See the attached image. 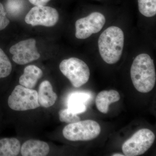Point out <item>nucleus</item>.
I'll return each mask as SVG.
<instances>
[{
	"instance_id": "4468645a",
	"label": "nucleus",
	"mask_w": 156,
	"mask_h": 156,
	"mask_svg": "<svg viewBox=\"0 0 156 156\" xmlns=\"http://www.w3.org/2000/svg\"><path fill=\"white\" fill-rule=\"evenodd\" d=\"M90 98L85 93H76L70 96L68 103V110L75 114L83 113L87 111L85 103Z\"/></svg>"
},
{
	"instance_id": "aec40b11",
	"label": "nucleus",
	"mask_w": 156,
	"mask_h": 156,
	"mask_svg": "<svg viewBox=\"0 0 156 156\" xmlns=\"http://www.w3.org/2000/svg\"><path fill=\"white\" fill-rule=\"evenodd\" d=\"M11 23V20L3 3L0 2V32L3 31L8 28Z\"/></svg>"
},
{
	"instance_id": "7ed1b4c3",
	"label": "nucleus",
	"mask_w": 156,
	"mask_h": 156,
	"mask_svg": "<svg viewBox=\"0 0 156 156\" xmlns=\"http://www.w3.org/2000/svg\"><path fill=\"white\" fill-rule=\"evenodd\" d=\"M59 68L75 88H80L87 83L90 77L89 66L85 62L76 57L63 59L59 64Z\"/></svg>"
},
{
	"instance_id": "f257e3e1",
	"label": "nucleus",
	"mask_w": 156,
	"mask_h": 156,
	"mask_svg": "<svg viewBox=\"0 0 156 156\" xmlns=\"http://www.w3.org/2000/svg\"><path fill=\"white\" fill-rule=\"evenodd\" d=\"M130 74L132 83L137 91L144 93L151 92L156 81L153 59L147 53L137 55L131 65Z\"/></svg>"
},
{
	"instance_id": "0eeeda50",
	"label": "nucleus",
	"mask_w": 156,
	"mask_h": 156,
	"mask_svg": "<svg viewBox=\"0 0 156 156\" xmlns=\"http://www.w3.org/2000/svg\"><path fill=\"white\" fill-rule=\"evenodd\" d=\"M155 139L152 131L147 128L140 129L124 143L122 150L125 156L141 155L150 148Z\"/></svg>"
},
{
	"instance_id": "f8f14e48",
	"label": "nucleus",
	"mask_w": 156,
	"mask_h": 156,
	"mask_svg": "<svg viewBox=\"0 0 156 156\" xmlns=\"http://www.w3.org/2000/svg\"><path fill=\"white\" fill-rule=\"evenodd\" d=\"M37 93L40 106L45 108L53 106L58 98L57 94L53 91L52 84L47 80L43 81L40 84Z\"/></svg>"
},
{
	"instance_id": "f3484780",
	"label": "nucleus",
	"mask_w": 156,
	"mask_h": 156,
	"mask_svg": "<svg viewBox=\"0 0 156 156\" xmlns=\"http://www.w3.org/2000/svg\"><path fill=\"white\" fill-rule=\"evenodd\" d=\"M9 18L17 16L24 7L23 0H5L3 3Z\"/></svg>"
},
{
	"instance_id": "dca6fc26",
	"label": "nucleus",
	"mask_w": 156,
	"mask_h": 156,
	"mask_svg": "<svg viewBox=\"0 0 156 156\" xmlns=\"http://www.w3.org/2000/svg\"><path fill=\"white\" fill-rule=\"evenodd\" d=\"M12 71L11 59L5 50L0 47V80L8 77Z\"/></svg>"
},
{
	"instance_id": "4be33fe9",
	"label": "nucleus",
	"mask_w": 156,
	"mask_h": 156,
	"mask_svg": "<svg viewBox=\"0 0 156 156\" xmlns=\"http://www.w3.org/2000/svg\"><path fill=\"white\" fill-rule=\"evenodd\" d=\"M112 156H125V155L123 154H120V153H115L113 154L112 155Z\"/></svg>"
},
{
	"instance_id": "f03ea898",
	"label": "nucleus",
	"mask_w": 156,
	"mask_h": 156,
	"mask_svg": "<svg viewBox=\"0 0 156 156\" xmlns=\"http://www.w3.org/2000/svg\"><path fill=\"white\" fill-rule=\"evenodd\" d=\"M125 35L122 29L115 26L108 27L98 38V45L101 58L108 64L119 61L122 55Z\"/></svg>"
},
{
	"instance_id": "1a4fd4ad",
	"label": "nucleus",
	"mask_w": 156,
	"mask_h": 156,
	"mask_svg": "<svg viewBox=\"0 0 156 156\" xmlns=\"http://www.w3.org/2000/svg\"><path fill=\"white\" fill-rule=\"evenodd\" d=\"M106 22L104 15L94 12L86 17L78 19L75 24V37L78 39H86L97 34L103 28Z\"/></svg>"
},
{
	"instance_id": "6e6552de",
	"label": "nucleus",
	"mask_w": 156,
	"mask_h": 156,
	"mask_svg": "<svg viewBox=\"0 0 156 156\" xmlns=\"http://www.w3.org/2000/svg\"><path fill=\"white\" fill-rule=\"evenodd\" d=\"M59 14L55 8L50 6H34L27 12L24 22L33 27H53L58 23Z\"/></svg>"
},
{
	"instance_id": "9b49d317",
	"label": "nucleus",
	"mask_w": 156,
	"mask_h": 156,
	"mask_svg": "<svg viewBox=\"0 0 156 156\" xmlns=\"http://www.w3.org/2000/svg\"><path fill=\"white\" fill-rule=\"evenodd\" d=\"M43 76V70L34 65L27 66L19 79L20 85L28 89H33Z\"/></svg>"
},
{
	"instance_id": "ddd939ff",
	"label": "nucleus",
	"mask_w": 156,
	"mask_h": 156,
	"mask_svg": "<svg viewBox=\"0 0 156 156\" xmlns=\"http://www.w3.org/2000/svg\"><path fill=\"white\" fill-rule=\"evenodd\" d=\"M120 95L118 91L115 90H104L98 94L95 98V104L99 112L107 114L111 104L119 101Z\"/></svg>"
},
{
	"instance_id": "2eb2a0df",
	"label": "nucleus",
	"mask_w": 156,
	"mask_h": 156,
	"mask_svg": "<svg viewBox=\"0 0 156 156\" xmlns=\"http://www.w3.org/2000/svg\"><path fill=\"white\" fill-rule=\"evenodd\" d=\"M21 144L15 137L0 139V156H16L20 153Z\"/></svg>"
},
{
	"instance_id": "423d86ee",
	"label": "nucleus",
	"mask_w": 156,
	"mask_h": 156,
	"mask_svg": "<svg viewBox=\"0 0 156 156\" xmlns=\"http://www.w3.org/2000/svg\"><path fill=\"white\" fill-rule=\"evenodd\" d=\"M8 104L11 109L26 111L35 109L40 106L36 90L17 85L9 95Z\"/></svg>"
},
{
	"instance_id": "9d476101",
	"label": "nucleus",
	"mask_w": 156,
	"mask_h": 156,
	"mask_svg": "<svg viewBox=\"0 0 156 156\" xmlns=\"http://www.w3.org/2000/svg\"><path fill=\"white\" fill-rule=\"evenodd\" d=\"M50 151V146L47 142L30 139L23 143L20 153L23 156H45L48 155Z\"/></svg>"
},
{
	"instance_id": "412c9836",
	"label": "nucleus",
	"mask_w": 156,
	"mask_h": 156,
	"mask_svg": "<svg viewBox=\"0 0 156 156\" xmlns=\"http://www.w3.org/2000/svg\"><path fill=\"white\" fill-rule=\"evenodd\" d=\"M51 0H28L29 2L34 6H45Z\"/></svg>"
},
{
	"instance_id": "20e7f679",
	"label": "nucleus",
	"mask_w": 156,
	"mask_h": 156,
	"mask_svg": "<svg viewBox=\"0 0 156 156\" xmlns=\"http://www.w3.org/2000/svg\"><path fill=\"white\" fill-rule=\"evenodd\" d=\"M9 53L12 61L19 65L29 64L41 57L37 41L34 38L23 39L14 43L9 48Z\"/></svg>"
},
{
	"instance_id": "a211bd4d",
	"label": "nucleus",
	"mask_w": 156,
	"mask_h": 156,
	"mask_svg": "<svg viewBox=\"0 0 156 156\" xmlns=\"http://www.w3.org/2000/svg\"><path fill=\"white\" fill-rule=\"evenodd\" d=\"M140 14L147 17H152L156 14V0H137Z\"/></svg>"
},
{
	"instance_id": "6ab92c4d",
	"label": "nucleus",
	"mask_w": 156,
	"mask_h": 156,
	"mask_svg": "<svg viewBox=\"0 0 156 156\" xmlns=\"http://www.w3.org/2000/svg\"><path fill=\"white\" fill-rule=\"evenodd\" d=\"M58 115L59 120L62 122L71 124L80 121V118L77 115L69 112L67 108L60 110Z\"/></svg>"
},
{
	"instance_id": "39448f33",
	"label": "nucleus",
	"mask_w": 156,
	"mask_h": 156,
	"mask_svg": "<svg viewBox=\"0 0 156 156\" xmlns=\"http://www.w3.org/2000/svg\"><path fill=\"white\" fill-rule=\"evenodd\" d=\"M101 131L98 123L93 120H87L69 124L63 128L62 134L70 141H88L96 138Z\"/></svg>"
}]
</instances>
